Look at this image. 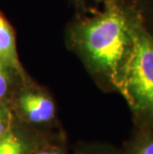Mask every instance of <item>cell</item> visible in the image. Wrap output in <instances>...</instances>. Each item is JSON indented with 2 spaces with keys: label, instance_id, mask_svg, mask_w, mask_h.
<instances>
[{
  "label": "cell",
  "instance_id": "obj_10",
  "mask_svg": "<svg viewBox=\"0 0 153 154\" xmlns=\"http://www.w3.org/2000/svg\"><path fill=\"white\" fill-rule=\"evenodd\" d=\"M143 24L153 35V0H129Z\"/></svg>",
  "mask_w": 153,
  "mask_h": 154
},
{
  "label": "cell",
  "instance_id": "obj_6",
  "mask_svg": "<svg viewBox=\"0 0 153 154\" xmlns=\"http://www.w3.org/2000/svg\"><path fill=\"white\" fill-rule=\"evenodd\" d=\"M34 80L30 76H23L12 67L0 60V101L9 103L22 86Z\"/></svg>",
  "mask_w": 153,
  "mask_h": 154
},
{
  "label": "cell",
  "instance_id": "obj_7",
  "mask_svg": "<svg viewBox=\"0 0 153 154\" xmlns=\"http://www.w3.org/2000/svg\"><path fill=\"white\" fill-rule=\"evenodd\" d=\"M122 150L124 154H153V130L134 127Z\"/></svg>",
  "mask_w": 153,
  "mask_h": 154
},
{
  "label": "cell",
  "instance_id": "obj_2",
  "mask_svg": "<svg viewBox=\"0 0 153 154\" xmlns=\"http://www.w3.org/2000/svg\"><path fill=\"white\" fill-rule=\"evenodd\" d=\"M135 49L121 97L136 128L153 130V35L138 13L134 23Z\"/></svg>",
  "mask_w": 153,
  "mask_h": 154
},
{
  "label": "cell",
  "instance_id": "obj_5",
  "mask_svg": "<svg viewBox=\"0 0 153 154\" xmlns=\"http://www.w3.org/2000/svg\"><path fill=\"white\" fill-rule=\"evenodd\" d=\"M0 60L23 76H29L22 66L17 52L15 30L5 16L0 12Z\"/></svg>",
  "mask_w": 153,
  "mask_h": 154
},
{
  "label": "cell",
  "instance_id": "obj_4",
  "mask_svg": "<svg viewBox=\"0 0 153 154\" xmlns=\"http://www.w3.org/2000/svg\"><path fill=\"white\" fill-rule=\"evenodd\" d=\"M63 132L43 131L23 122L16 116L9 131L0 141V154H31L49 137Z\"/></svg>",
  "mask_w": 153,
  "mask_h": 154
},
{
  "label": "cell",
  "instance_id": "obj_3",
  "mask_svg": "<svg viewBox=\"0 0 153 154\" xmlns=\"http://www.w3.org/2000/svg\"><path fill=\"white\" fill-rule=\"evenodd\" d=\"M10 104L16 116L29 125L47 132L63 131L53 96L35 81L19 88Z\"/></svg>",
  "mask_w": 153,
  "mask_h": 154
},
{
  "label": "cell",
  "instance_id": "obj_9",
  "mask_svg": "<svg viewBox=\"0 0 153 154\" xmlns=\"http://www.w3.org/2000/svg\"><path fill=\"white\" fill-rule=\"evenodd\" d=\"M73 154H124L122 147L103 142H81L77 144Z\"/></svg>",
  "mask_w": 153,
  "mask_h": 154
},
{
  "label": "cell",
  "instance_id": "obj_11",
  "mask_svg": "<svg viewBox=\"0 0 153 154\" xmlns=\"http://www.w3.org/2000/svg\"><path fill=\"white\" fill-rule=\"evenodd\" d=\"M16 117L11 104L0 101V141L9 131Z\"/></svg>",
  "mask_w": 153,
  "mask_h": 154
},
{
  "label": "cell",
  "instance_id": "obj_8",
  "mask_svg": "<svg viewBox=\"0 0 153 154\" xmlns=\"http://www.w3.org/2000/svg\"><path fill=\"white\" fill-rule=\"evenodd\" d=\"M31 154H70L67 148L65 132L49 137L36 147Z\"/></svg>",
  "mask_w": 153,
  "mask_h": 154
},
{
  "label": "cell",
  "instance_id": "obj_13",
  "mask_svg": "<svg viewBox=\"0 0 153 154\" xmlns=\"http://www.w3.org/2000/svg\"><path fill=\"white\" fill-rule=\"evenodd\" d=\"M94 1H96V3H99H99H103V2L106 1V0H94Z\"/></svg>",
  "mask_w": 153,
  "mask_h": 154
},
{
  "label": "cell",
  "instance_id": "obj_12",
  "mask_svg": "<svg viewBox=\"0 0 153 154\" xmlns=\"http://www.w3.org/2000/svg\"><path fill=\"white\" fill-rule=\"evenodd\" d=\"M69 1L76 8L77 13H89L93 10V8H90L87 5L86 0H69Z\"/></svg>",
  "mask_w": 153,
  "mask_h": 154
},
{
  "label": "cell",
  "instance_id": "obj_1",
  "mask_svg": "<svg viewBox=\"0 0 153 154\" xmlns=\"http://www.w3.org/2000/svg\"><path fill=\"white\" fill-rule=\"evenodd\" d=\"M102 11L77 13L65 42L105 93L121 96L135 49L137 11L129 0H106Z\"/></svg>",
  "mask_w": 153,
  "mask_h": 154
}]
</instances>
